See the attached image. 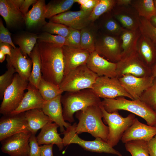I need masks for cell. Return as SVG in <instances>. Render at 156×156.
<instances>
[{
  "instance_id": "obj_1",
  "label": "cell",
  "mask_w": 156,
  "mask_h": 156,
  "mask_svg": "<svg viewBox=\"0 0 156 156\" xmlns=\"http://www.w3.org/2000/svg\"><path fill=\"white\" fill-rule=\"evenodd\" d=\"M42 77L45 80L59 85L64 75L62 46L38 42Z\"/></svg>"
},
{
  "instance_id": "obj_2",
  "label": "cell",
  "mask_w": 156,
  "mask_h": 156,
  "mask_svg": "<svg viewBox=\"0 0 156 156\" xmlns=\"http://www.w3.org/2000/svg\"><path fill=\"white\" fill-rule=\"evenodd\" d=\"M100 106L91 105L76 112L79 122L75 131L77 134L89 133L95 138H101L107 142L109 127L102 120L103 115Z\"/></svg>"
},
{
  "instance_id": "obj_3",
  "label": "cell",
  "mask_w": 156,
  "mask_h": 156,
  "mask_svg": "<svg viewBox=\"0 0 156 156\" xmlns=\"http://www.w3.org/2000/svg\"><path fill=\"white\" fill-rule=\"evenodd\" d=\"M63 113L65 121L72 123L75 121L74 114L92 105H100L102 101L100 98L93 92L91 89L88 88L79 91L66 92L62 95Z\"/></svg>"
},
{
  "instance_id": "obj_4",
  "label": "cell",
  "mask_w": 156,
  "mask_h": 156,
  "mask_svg": "<svg viewBox=\"0 0 156 156\" xmlns=\"http://www.w3.org/2000/svg\"><path fill=\"white\" fill-rule=\"evenodd\" d=\"M102 104L108 112L127 111L144 119L147 125L155 126L156 124V112L140 99L129 100L124 97L104 99Z\"/></svg>"
},
{
  "instance_id": "obj_5",
  "label": "cell",
  "mask_w": 156,
  "mask_h": 156,
  "mask_svg": "<svg viewBox=\"0 0 156 156\" xmlns=\"http://www.w3.org/2000/svg\"><path fill=\"white\" fill-rule=\"evenodd\" d=\"M101 110L104 123L108 125L109 134L108 144L113 147L121 140L125 131L132 125L135 118L131 113L124 117L120 115L118 111L111 113L107 112L102 103L100 106Z\"/></svg>"
},
{
  "instance_id": "obj_6",
  "label": "cell",
  "mask_w": 156,
  "mask_h": 156,
  "mask_svg": "<svg viewBox=\"0 0 156 156\" xmlns=\"http://www.w3.org/2000/svg\"><path fill=\"white\" fill-rule=\"evenodd\" d=\"M98 77L86 64L83 65L72 70L64 76L59 85L64 92L92 89Z\"/></svg>"
},
{
  "instance_id": "obj_7",
  "label": "cell",
  "mask_w": 156,
  "mask_h": 156,
  "mask_svg": "<svg viewBox=\"0 0 156 156\" xmlns=\"http://www.w3.org/2000/svg\"><path fill=\"white\" fill-rule=\"evenodd\" d=\"M75 122L66 128L62 133L64 146L72 144H78L84 149L92 152L112 154L118 156H123L119 151L110 146L108 143L100 138H95L94 140L87 141L82 139L75 131L77 125Z\"/></svg>"
},
{
  "instance_id": "obj_8",
  "label": "cell",
  "mask_w": 156,
  "mask_h": 156,
  "mask_svg": "<svg viewBox=\"0 0 156 156\" xmlns=\"http://www.w3.org/2000/svg\"><path fill=\"white\" fill-rule=\"evenodd\" d=\"M29 82L18 73L14 76L12 83L5 91L0 107V113L3 115L10 114L15 110L21 103Z\"/></svg>"
},
{
  "instance_id": "obj_9",
  "label": "cell",
  "mask_w": 156,
  "mask_h": 156,
  "mask_svg": "<svg viewBox=\"0 0 156 156\" xmlns=\"http://www.w3.org/2000/svg\"><path fill=\"white\" fill-rule=\"evenodd\" d=\"M116 63V73L117 78L129 74L138 77L151 75V67L143 62L137 50L122 57Z\"/></svg>"
},
{
  "instance_id": "obj_10",
  "label": "cell",
  "mask_w": 156,
  "mask_h": 156,
  "mask_svg": "<svg viewBox=\"0 0 156 156\" xmlns=\"http://www.w3.org/2000/svg\"><path fill=\"white\" fill-rule=\"evenodd\" d=\"M92 89L98 96L103 99H114L124 97L133 100L125 90L117 77H98Z\"/></svg>"
},
{
  "instance_id": "obj_11",
  "label": "cell",
  "mask_w": 156,
  "mask_h": 156,
  "mask_svg": "<svg viewBox=\"0 0 156 156\" xmlns=\"http://www.w3.org/2000/svg\"><path fill=\"white\" fill-rule=\"evenodd\" d=\"M95 51L113 62L117 63L122 58V50L116 37L101 33L99 31L95 43Z\"/></svg>"
},
{
  "instance_id": "obj_12",
  "label": "cell",
  "mask_w": 156,
  "mask_h": 156,
  "mask_svg": "<svg viewBox=\"0 0 156 156\" xmlns=\"http://www.w3.org/2000/svg\"><path fill=\"white\" fill-rule=\"evenodd\" d=\"M29 131L18 133L8 137L0 142L2 151L10 156H29L30 147Z\"/></svg>"
},
{
  "instance_id": "obj_13",
  "label": "cell",
  "mask_w": 156,
  "mask_h": 156,
  "mask_svg": "<svg viewBox=\"0 0 156 156\" xmlns=\"http://www.w3.org/2000/svg\"><path fill=\"white\" fill-rule=\"evenodd\" d=\"M29 131L25 112L16 114L3 115L0 119V141L11 135Z\"/></svg>"
},
{
  "instance_id": "obj_14",
  "label": "cell",
  "mask_w": 156,
  "mask_h": 156,
  "mask_svg": "<svg viewBox=\"0 0 156 156\" xmlns=\"http://www.w3.org/2000/svg\"><path fill=\"white\" fill-rule=\"evenodd\" d=\"M121 85L133 100L140 99L143 93L152 85L154 77L152 75L138 77L126 75L118 78Z\"/></svg>"
},
{
  "instance_id": "obj_15",
  "label": "cell",
  "mask_w": 156,
  "mask_h": 156,
  "mask_svg": "<svg viewBox=\"0 0 156 156\" xmlns=\"http://www.w3.org/2000/svg\"><path fill=\"white\" fill-rule=\"evenodd\" d=\"M92 11H68L51 17L49 21L81 30L92 23L90 20Z\"/></svg>"
},
{
  "instance_id": "obj_16",
  "label": "cell",
  "mask_w": 156,
  "mask_h": 156,
  "mask_svg": "<svg viewBox=\"0 0 156 156\" xmlns=\"http://www.w3.org/2000/svg\"><path fill=\"white\" fill-rule=\"evenodd\" d=\"M156 135V127L143 123L135 118L132 125L124 133L121 140L125 144L135 140L148 142Z\"/></svg>"
},
{
  "instance_id": "obj_17",
  "label": "cell",
  "mask_w": 156,
  "mask_h": 156,
  "mask_svg": "<svg viewBox=\"0 0 156 156\" xmlns=\"http://www.w3.org/2000/svg\"><path fill=\"white\" fill-rule=\"evenodd\" d=\"M86 65L99 77H117L116 63L110 62L94 51L90 53Z\"/></svg>"
},
{
  "instance_id": "obj_18",
  "label": "cell",
  "mask_w": 156,
  "mask_h": 156,
  "mask_svg": "<svg viewBox=\"0 0 156 156\" xmlns=\"http://www.w3.org/2000/svg\"><path fill=\"white\" fill-rule=\"evenodd\" d=\"M62 49L64 65V77L79 66L86 64L90 53L66 45L63 46Z\"/></svg>"
},
{
  "instance_id": "obj_19",
  "label": "cell",
  "mask_w": 156,
  "mask_h": 156,
  "mask_svg": "<svg viewBox=\"0 0 156 156\" xmlns=\"http://www.w3.org/2000/svg\"><path fill=\"white\" fill-rule=\"evenodd\" d=\"M6 61V66L13 67L17 73L28 81L32 70V60L23 54L20 47L14 48L12 47L11 55H7Z\"/></svg>"
},
{
  "instance_id": "obj_20",
  "label": "cell",
  "mask_w": 156,
  "mask_h": 156,
  "mask_svg": "<svg viewBox=\"0 0 156 156\" xmlns=\"http://www.w3.org/2000/svg\"><path fill=\"white\" fill-rule=\"evenodd\" d=\"M112 10L113 16L125 29L130 30L139 29L140 17L132 7L116 5Z\"/></svg>"
},
{
  "instance_id": "obj_21",
  "label": "cell",
  "mask_w": 156,
  "mask_h": 156,
  "mask_svg": "<svg viewBox=\"0 0 156 156\" xmlns=\"http://www.w3.org/2000/svg\"><path fill=\"white\" fill-rule=\"evenodd\" d=\"M27 90L18 107L10 114H16L34 109H42L45 101L38 89L29 82Z\"/></svg>"
},
{
  "instance_id": "obj_22",
  "label": "cell",
  "mask_w": 156,
  "mask_h": 156,
  "mask_svg": "<svg viewBox=\"0 0 156 156\" xmlns=\"http://www.w3.org/2000/svg\"><path fill=\"white\" fill-rule=\"evenodd\" d=\"M62 95L48 101H45L42 109L45 114L49 117L50 121L56 123L60 128L62 133L66 128L72 125L64 120L62 106L61 98Z\"/></svg>"
},
{
  "instance_id": "obj_23",
  "label": "cell",
  "mask_w": 156,
  "mask_h": 156,
  "mask_svg": "<svg viewBox=\"0 0 156 156\" xmlns=\"http://www.w3.org/2000/svg\"><path fill=\"white\" fill-rule=\"evenodd\" d=\"M0 14L8 27H15L25 21L24 16L20 8L12 0H0Z\"/></svg>"
},
{
  "instance_id": "obj_24",
  "label": "cell",
  "mask_w": 156,
  "mask_h": 156,
  "mask_svg": "<svg viewBox=\"0 0 156 156\" xmlns=\"http://www.w3.org/2000/svg\"><path fill=\"white\" fill-rule=\"evenodd\" d=\"M46 4L44 0H38L25 16V22L29 29L42 27L47 23L45 20Z\"/></svg>"
},
{
  "instance_id": "obj_25",
  "label": "cell",
  "mask_w": 156,
  "mask_h": 156,
  "mask_svg": "<svg viewBox=\"0 0 156 156\" xmlns=\"http://www.w3.org/2000/svg\"><path fill=\"white\" fill-rule=\"evenodd\" d=\"M59 126L55 123L49 122L42 129L36 137L39 145L44 144H55L60 151L64 147L63 139L57 132Z\"/></svg>"
},
{
  "instance_id": "obj_26",
  "label": "cell",
  "mask_w": 156,
  "mask_h": 156,
  "mask_svg": "<svg viewBox=\"0 0 156 156\" xmlns=\"http://www.w3.org/2000/svg\"><path fill=\"white\" fill-rule=\"evenodd\" d=\"M137 51L148 66L151 67L156 62V45L148 37L141 35L138 42Z\"/></svg>"
},
{
  "instance_id": "obj_27",
  "label": "cell",
  "mask_w": 156,
  "mask_h": 156,
  "mask_svg": "<svg viewBox=\"0 0 156 156\" xmlns=\"http://www.w3.org/2000/svg\"><path fill=\"white\" fill-rule=\"evenodd\" d=\"M111 11L101 16L95 22L99 30L101 31L102 33L116 36H119L125 29L119 24Z\"/></svg>"
},
{
  "instance_id": "obj_28",
  "label": "cell",
  "mask_w": 156,
  "mask_h": 156,
  "mask_svg": "<svg viewBox=\"0 0 156 156\" xmlns=\"http://www.w3.org/2000/svg\"><path fill=\"white\" fill-rule=\"evenodd\" d=\"M25 116L29 131L35 135L38 130L42 129L50 121L48 116L41 109H34L25 112Z\"/></svg>"
},
{
  "instance_id": "obj_29",
  "label": "cell",
  "mask_w": 156,
  "mask_h": 156,
  "mask_svg": "<svg viewBox=\"0 0 156 156\" xmlns=\"http://www.w3.org/2000/svg\"><path fill=\"white\" fill-rule=\"evenodd\" d=\"M99 32L95 22L91 23L81 29V49L90 53L94 51L95 43Z\"/></svg>"
},
{
  "instance_id": "obj_30",
  "label": "cell",
  "mask_w": 156,
  "mask_h": 156,
  "mask_svg": "<svg viewBox=\"0 0 156 156\" xmlns=\"http://www.w3.org/2000/svg\"><path fill=\"white\" fill-rule=\"evenodd\" d=\"M141 35L139 29L136 30L125 29L122 32L120 35L122 57L137 50L138 42Z\"/></svg>"
},
{
  "instance_id": "obj_31",
  "label": "cell",
  "mask_w": 156,
  "mask_h": 156,
  "mask_svg": "<svg viewBox=\"0 0 156 156\" xmlns=\"http://www.w3.org/2000/svg\"><path fill=\"white\" fill-rule=\"evenodd\" d=\"M32 60V65L29 82L38 89L42 78L41 65L38 43H37L29 56Z\"/></svg>"
},
{
  "instance_id": "obj_32",
  "label": "cell",
  "mask_w": 156,
  "mask_h": 156,
  "mask_svg": "<svg viewBox=\"0 0 156 156\" xmlns=\"http://www.w3.org/2000/svg\"><path fill=\"white\" fill-rule=\"evenodd\" d=\"M75 3V0H56L50 1L46 5V18L50 19L68 11Z\"/></svg>"
},
{
  "instance_id": "obj_33",
  "label": "cell",
  "mask_w": 156,
  "mask_h": 156,
  "mask_svg": "<svg viewBox=\"0 0 156 156\" xmlns=\"http://www.w3.org/2000/svg\"><path fill=\"white\" fill-rule=\"evenodd\" d=\"M131 5L140 17L148 20L156 14L154 0H132Z\"/></svg>"
},
{
  "instance_id": "obj_34",
  "label": "cell",
  "mask_w": 156,
  "mask_h": 156,
  "mask_svg": "<svg viewBox=\"0 0 156 156\" xmlns=\"http://www.w3.org/2000/svg\"><path fill=\"white\" fill-rule=\"evenodd\" d=\"M38 35L36 34L25 33L18 36L15 40V43L21 48L23 54L27 57L37 43Z\"/></svg>"
},
{
  "instance_id": "obj_35",
  "label": "cell",
  "mask_w": 156,
  "mask_h": 156,
  "mask_svg": "<svg viewBox=\"0 0 156 156\" xmlns=\"http://www.w3.org/2000/svg\"><path fill=\"white\" fill-rule=\"evenodd\" d=\"M38 89L45 101L51 100L61 95L64 92L59 85L46 80L42 77L39 84Z\"/></svg>"
},
{
  "instance_id": "obj_36",
  "label": "cell",
  "mask_w": 156,
  "mask_h": 156,
  "mask_svg": "<svg viewBox=\"0 0 156 156\" xmlns=\"http://www.w3.org/2000/svg\"><path fill=\"white\" fill-rule=\"evenodd\" d=\"M116 4L115 0H99L90 15V21L95 22L101 16L112 10Z\"/></svg>"
},
{
  "instance_id": "obj_37",
  "label": "cell",
  "mask_w": 156,
  "mask_h": 156,
  "mask_svg": "<svg viewBox=\"0 0 156 156\" xmlns=\"http://www.w3.org/2000/svg\"><path fill=\"white\" fill-rule=\"evenodd\" d=\"M125 146L131 156H149L146 142L144 141H131L125 143Z\"/></svg>"
},
{
  "instance_id": "obj_38",
  "label": "cell",
  "mask_w": 156,
  "mask_h": 156,
  "mask_svg": "<svg viewBox=\"0 0 156 156\" xmlns=\"http://www.w3.org/2000/svg\"><path fill=\"white\" fill-rule=\"evenodd\" d=\"M44 32L66 38L70 32V27L64 25L49 21L42 27Z\"/></svg>"
},
{
  "instance_id": "obj_39",
  "label": "cell",
  "mask_w": 156,
  "mask_h": 156,
  "mask_svg": "<svg viewBox=\"0 0 156 156\" xmlns=\"http://www.w3.org/2000/svg\"><path fill=\"white\" fill-rule=\"evenodd\" d=\"M139 29L141 34L150 39L156 45V27L145 18L140 17Z\"/></svg>"
},
{
  "instance_id": "obj_40",
  "label": "cell",
  "mask_w": 156,
  "mask_h": 156,
  "mask_svg": "<svg viewBox=\"0 0 156 156\" xmlns=\"http://www.w3.org/2000/svg\"><path fill=\"white\" fill-rule=\"evenodd\" d=\"M7 70L0 76V99L2 100L5 91L12 83L14 74L16 73L14 68L10 66H6Z\"/></svg>"
},
{
  "instance_id": "obj_41",
  "label": "cell",
  "mask_w": 156,
  "mask_h": 156,
  "mask_svg": "<svg viewBox=\"0 0 156 156\" xmlns=\"http://www.w3.org/2000/svg\"><path fill=\"white\" fill-rule=\"evenodd\" d=\"M140 99L153 110L156 109V78L151 86L143 93Z\"/></svg>"
},
{
  "instance_id": "obj_42",
  "label": "cell",
  "mask_w": 156,
  "mask_h": 156,
  "mask_svg": "<svg viewBox=\"0 0 156 156\" xmlns=\"http://www.w3.org/2000/svg\"><path fill=\"white\" fill-rule=\"evenodd\" d=\"M38 42H44L61 46L66 45V38L44 32L38 35Z\"/></svg>"
},
{
  "instance_id": "obj_43",
  "label": "cell",
  "mask_w": 156,
  "mask_h": 156,
  "mask_svg": "<svg viewBox=\"0 0 156 156\" xmlns=\"http://www.w3.org/2000/svg\"><path fill=\"white\" fill-rule=\"evenodd\" d=\"M66 38V45L75 49H81V30L70 27L69 34Z\"/></svg>"
},
{
  "instance_id": "obj_44",
  "label": "cell",
  "mask_w": 156,
  "mask_h": 156,
  "mask_svg": "<svg viewBox=\"0 0 156 156\" xmlns=\"http://www.w3.org/2000/svg\"><path fill=\"white\" fill-rule=\"evenodd\" d=\"M11 34L7 28H5L3 23L2 19L0 20V43H5L11 45L14 48L15 46L12 41L11 38Z\"/></svg>"
},
{
  "instance_id": "obj_45",
  "label": "cell",
  "mask_w": 156,
  "mask_h": 156,
  "mask_svg": "<svg viewBox=\"0 0 156 156\" xmlns=\"http://www.w3.org/2000/svg\"><path fill=\"white\" fill-rule=\"evenodd\" d=\"M30 150L29 156H40V147L35 135L31 134L29 139Z\"/></svg>"
},
{
  "instance_id": "obj_46",
  "label": "cell",
  "mask_w": 156,
  "mask_h": 156,
  "mask_svg": "<svg viewBox=\"0 0 156 156\" xmlns=\"http://www.w3.org/2000/svg\"><path fill=\"white\" fill-rule=\"evenodd\" d=\"M54 144H44L40 147V156H53V148Z\"/></svg>"
},
{
  "instance_id": "obj_47",
  "label": "cell",
  "mask_w": 156,
  "mask_h": 156,
  "mask_svg": "<svg viewBox=\"0 0 156 156\" xmlns=\"http://www.w3.org/2000/svg\"><path fill=\"white\" fill-rule=\"evenodd\" d=\"M146 143L149 156H156V135Z\"/></svg>"
},
{
  "instance_id": "obj_48",
  "label": "cell",
  "mask_w": 156,
  "mask_h": 156,
  "mask_svg": "<svg viewBox=\"0 0 156 156\" xmlns=\"http://www.w3.org/2000/svg\"><path fill=\"white\" fill-rule=\"evenodd\" d=\"M99 0H87L84 4L80 5V10L86 11H92Z\"/></svg>"
},
{
  "instance_id": "obj_49",
  "label": "cell",
  "mask_w": 156,
  "mask_h": 156,
  "mask_svg": "<svg viewBox=\"0 0 156 156\" xmlns=\"http://www.w3.org/2000/svg\"><path fill=\"white\" fill-rule=\"evenodd\" d=\"M36 0H24L20 9L21 12L25 16L28 12L29 8L30 6L34 4L37 1Z\"/></svg>"
},
{
  "instance_id": "obj_50",
  "label": "cell",
  "mask_w": 156,
  "mask_h": 156,
  "mask_svg": "<svg viewBox=\"0 0 156 156\" xmlns=\"http://www.w3.org/2000/svg\"><path fill=\"white\" fill-rule=\"evenodd\" d=\"M12 47L10 44L5 43H0V51L5 55L10 56Z\"/></svg>"
},
{
  "instance_id": "obj_51",
  "label": "cell",
  "mask_w": 156,
  "mask_h": 156,
  "mask_svg": "<svg viewBox=\"0 0 156 156\" xmlns=\"http://www.w3.org/2000/svg\"><path fill=\"white\" fill-rule=\"evenodd\" d=\"M132 0H116V5L120 6H127L131 5Z\"/></svg>"
},
{
  "instance_id": "obj_52",
  "label": "cell",
  "mask_w": 156,
  "mask_h": 156,
  "mask_svg": "<svg viewBox=\"0 0 156 156\" xmlns=\"http://www.w3.org/2000/svg\"><path fill=\"white\" fill-rule=\"evenodd\" d=\"M151 75L156 78V62L151 67Z\"/></svg>"
},
{
  "instance_id": "obj_53",
  "label": "cell",
  "mask_w": 156,
  "mask_h": 156,
  "mask_svg": "<svg viewBox=\"0 0 156 156\" xmlns=\"http://www.w3.org/2000/svg\"><path fill=\"white\" fill-rule=\"evenodd\" d=\"M149 21L153 25L156 27V14Z\"/></svg>"
},
{
  "instance_id": "obj_54",
  "label": "cell",
  "mask_w": 156,
  "mask_h": 156,
  "mask_svg": "<svg viewBox=\"0 0 156 156\" xmlns=\"http://www.w3.org/2000/svg\"><path fill=\"white\" fill-rule=\"evenodd\" d=\"M5 55L0 51V62H3L5 59Z\"/></svg>"
},
{
  "instance_id": "obj_55",
  "label": "cell",
  "mask_w": 156,
  "mask_h": 156,
  "mask_svg": "<svg viewBox=\"0 0 156 156\" xmlns=\"http://www.w3.org/2000/svg\"><path fill=\"white\" fill-rule=\"evenodd\" d=\"M154 3L155 5L156 8V0H154Z\"/></svg>"
},
{
  "instance_id": "obj_56",
  "label": "cell",
  "mask_w": 156,
  "mask_h": 156,
  "mask_svg": "<svg viewBox=\"0 0 156 156\" xmlns=\"http://www.w3.org/2000/svg\"><path fill=\"white\" fill-rule=\"evenodd\" d=\"M155 112H156V109L155 110ZM155 127H156V125H155Z\"/></svg>"
}]
</instances>
